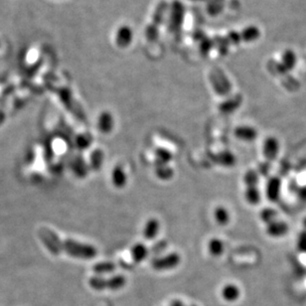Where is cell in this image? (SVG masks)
I'll return each instance as SVG.
<instances>
[{
    "label": "cell",
    "instance_id": "obj_1",
    "mask_svg": "<svg viewBox=\"0 0 306 306\" xmlns=\"http://www.w3.org/2000/svg\"><path fill=\"white\" fill-rule=\"evenodd\" d=\"M39 237L49 252L55 255L66 253L73 258L83 259H91L97 256V249L94 246L81 243L70 239L61 240L53 231L47 228H41L39 230Z\"/></svg>",
    "mask_w": 306,
    "mask_h": 306
},
{
    "label": "cell",
    "instance_id": "obj_2",
    "mask_svg": "<svg viewBox=\"0 0 306 306\" xmlns=\"http://www.w3.org/2000/svg\"><path fill=\"white\" fill-rule=\"evenodd\" d=\"M127 284V278L124 275H113L112 277L105 278L101 276H92L89 279V285L93 290H97V291H103V290H121L125 288Z\"/></svg>",
    "mask_w": 306,
    "mask_h": 306
},
{
    "label": "cell",
    "instance_id": "obj_3",
    "mask_svg": "<svg viewBox=\"0 0 306 306\" xmlns=\"http://www.w3.org/2000/svg\"><path fill=\"white\" fill-rule=\"evenodd\" d=\"M181 261V257L177 253H170L168 255L155 257L151 260V267L155 271H171L177 268Z\"/></svg>",
    "mask_w": 306,
    "mask_h": 306
},
{
    "label": "cell",
    "instance_id": "obj_4",
    "mask_svg": "<svg viewBox=\"0 0 306 306\" xmlns=\"http://www.w3.org/2000/svg\"><path fill=\"white\" fill-rule=\"evenodd\" d=\"M134 39V31L128 24L120 25L114 34V43L119 49H128L130 47Z\"/></svg>",
    "mask_w": 306,
    "mask_h": 306
},
{
    "label": "cell",
    "instance_id": "obj_5",
    "mask_svg": "<svg viewBox=\"0 0 306 306\" xmlns=\"http://www.w3.org/2000/svg\"><path fill=\"white\" fill-rule=\"evenodd\" d=\"M297 64V55L292 49H287L282 52L277 69L280 74H287L291 72Z\"/></svg>",
    "mask_w": 306,
    "mask_h": 306
},
{
    "label": "cell",
    "instance_id": "obj_6",
    "mask_svg": "<svg viewBox=\"0 0 306 306\" xmlns=\"http://www.w3.org/2000/svg\"><path fill=\"white\" fill-rule=\"evenodd\" d=\"M279 152V141L274 137H268L262 144V155L266 158L267 162H272L275 160Z\"/></svg>",
    "mask_w": 306,
    "mask_h": 306
},
{
    "label": "cell",
    "instance_id": "obj_7",
    "mask_svg": "<svg viewBox=\"0 0 306 306\" xmlns=\"http://www.w3.org/2000/svg\"><path fill=\"white\" fill-rule=\"evenodd\" d=\"M281 192V180L278 177H271L266 186V195L269 201L272 203H275L279 200Z\"/></svg>",
    "mask_w": 306,
    "mask_h": 306
},
{
    "label": "cell",
    "instance_id": "obj_8",
    "mask_svg": "<svg viewBox=\"0 0 306 306\" xmlns=\"http://www.w3.org/2000/svg\"><path fill=\"white\" fill-rule=\"evenodd\" d=\"M290 227L284 222V221H279V220H274L272 223L268 224L266 231L267 234L272 237V238H282L289 233Z\"/></svg>",
    "mask_w": 306,
    "mask_h": 306
},
{
    "label": "cell",
    "instance_id": "obj_9",
    "mask_svg": "<svg viewBox=\"0 0 306 306\" xmlns=\"http://www.w3.org/2000/svg\"><path fill=\"white\" fill-rule=\"evenodd\" d=\"M97 129L103 134H109L114 128V118L111 112L104 111L97 117Z\"/></svg>",
    "mask_w": 306,
    "mask_h": 306
},
{
    "label": "cell",
    "instance_id": "obj_10",
    "mask_svg": "<svg viewBox=\"0 0 306 306\" xmlns=\"http://www.w3.org/2000/svg\"><path fill=\"white\" fill-rule=\"evenodd\" d=\"M235 136L246 142H252L258 137V130L251 126H240L235 129Z\"/></svg>",
    "mask_w": 306,
    "mask_h": 306
},
{
    "label": "cell",
    "instance_id": "obj_11",
    "mask_svg": "<svg viewBox=\"0 0 306 306\" xmlns=\"http://www.w3.org/2000/svg\"><path fill=\"white\" fill-rule=\"evenodd\" d=\"M159 231H160L159 221L155 218H151L145 224L142 230V236L147 241H152L158 236Z\"/></svg>",
    "mask_w": 306,
    "mask_h": 306
},
{
    "label": "cell",
    "instance_id": "obj_12",
    "mask_svg": "<svg viewBox=\"0 0 306 306\" xmlns=\"http://www.w3.org/2000/svg\"><path fill=\"white\" fill-rule=\"evenodd\" d=\"M111 178H112V183H113V186L118 189L124 188L128 183V175H127L124 167L120 165H117L113 168Z\"/></svg>",
    "mask_w": 306,
    "mask_h": 306
},
{
    "label": "cell",
    "instance_id": "obj_13",
    "mask_svg": "<svg viewBox=\"0 0 306 306\" xmlns=\"http://www.w3.org/2000/svg\"><path fill=\"white\" fill-rule=\"evenodd\" d=\"M221 296L227 302H235L241 296V290L234 283H228L221 290Z\"/></svg>",
    "mask_w": 306,
    "mask_h": 306
},
{
    "label": "cell",
    "instance_id": "obj_14",
    "mask_svg": "<svg viewBox=\"0 0 306 306\" xmlns=\"http://www.w3.org/2000/svg\"><path fill=\"white\" fill-rule=\"evenodd\" d=\"M130 255H131V258L135 262L139 263V262L144 261L145 259L147 258L148 255H149V250L145 243L136 242L131 247Z\"/></svg>",
    "mask_w": 306,
    "mask_h": 306
},
{
    "label": "cell",
    "instance_id": "obj_15",
    "mask_svg": "<svg viewBox=\"0 0 306 306\" xmlns=\"http://www.w3.org/2000/svg\"><path fill=\"white\" fill-rule=\"evenodd\" d=\"M242 42L246 43H253L258 41L261 36V31L256 25H250L243 28L240 32Z\"/></svg>",
    "mask_w": 306,
    "mask_h": 306
},
{
    "label": "cell",
    "instance_id": "obj_16",
    "mask_svg": "<svg viewBox=\"0 0 306 306\" xmlns=\"http://www.w3.org/2000/svg\"><path fill=\"white\" fill-rule=\"evenodd\" d=\"M243 196L247 203L252 206H257L260 203V200H261V194L258 186L246 187Z\"/></svg>",
    "mask_w": 306,
    "mask_h": 306
},
{
    "label": "cell",
    "instance_id": "obj_17",
    "mask_svg": "<svg viewBox=\"0 0 306 306\" xmlns=\"http://www.w3.org/2000/svg\"><path fill=\"white\" fill-rule=\"evenodd\" d=\"M213 217L215 222L220 226L228 225L231 221L230 212L224 206L216 207L213 212Z\"/></svg>",
    "mask_w": 306,
    "mask_h": 306
},
{
    "label": "cell",
    "instance_id": "obj_18",
    "mask_svg": "<svg viewBox=\"0 0 306 306\" xmlns=\"http://www.w3.org/2000/svg\"><path fill=\"white\" fill-rule=\"evenodd\" d=\"M207 249L211 256L220 257L225 252V243L219 238H212L208 242Z\"/></svg>",
    "mask_w": 306,
    "mask_h": 306
},
{
    "label": "cell",
    "instance_id": "obj_19",
    "mask_svg": "<svg viewBox=\"0 0 306 306\" xmlns=\"http://www.w3.org/2000/svg\"><path fill=\"white\" fill-rule=\"evenodd\" d=\"M237 158L234 153L230 151H223L219 154H217V163L225 166V167H232L236 164Z\"/></svg>",
    "mask_w": 306,
    "mask_h": 306
},
{
    "label": "cell",
    "instance_id": "obj_20",
    "mask_svg": "<svg viewBox=\"0 0 306 306\" xmlns=\"http://www.w3.org/2000/svg\"><path fill=\"white\" fill-rule=\"evenodd\" d=\"M154 155H155V166L167 165L173 158L171 152H169L164 148H157L155 150Z\"/></svg>",
    "mask_w": 306,
    "mask_h": 306
},
{
    "label": "cell",
    "instance_id": "obj_21",
    "mask_svg": "<svg viewBox=\"0 0 306 306\" xmlns=\"http://www.w3.org/2000/svg\"><path fill=\"white\" fill-rule=\"evenodd\" d=\"M104 159H105V154L100 149L94 150L91 154V157H90V166H91V168L95 171L99 170L100 167L103 166Z\"/></svg>",
    "mask_w": 306,
    "mask_h": 306
},
{
    "label": "cell",
    "instance_id": "obj_22",
    "mask_svg": "<svg viewBox=\"0 0 306 306\" xmlns=\"http://www.w3.org/2000/svg\"><path fill=\"white\" fill-rule=\"evenodd\" d=\"M116 267H115V263H113L112 261H100V262H97L93 270L94 272L97 274V275H101V274H111L115 271Z\"/></svg>",
    "mask_w": 306,
    "mask_h": 306
},
{
    "label": "cell",
    "instance_id": "obj_23",
    "mask_svg": "<svg viewBox=\"0 0 306 306\" xmlns=\"http://www.w3.org/2000/svg\"><path fill=\"white\" fill-rule=\"evenodd\" d=\"M259 182V175L257 170L250 169L248 170L244 175H243V183L246 187H253V186H258Z\"/></svg>",
    "mask_w": 306,
    "mask_h": 306
},
{
    "label": "cell",
    "instance_id": "obj_24",
    "mask_svg": "<svg viewBox=\"0 0 306 306\" xmlns=\"http://www.w3.org/2000/svg\"><path fill=\"white\" fill-rule=\"evenodd\" d=\"M156 176L161 180H169L174 175V171L171 167L167 165H158L155 166Z\"/></svg>",
    "mask_w": 306,
    "mask_h": 306
},
{
    "label": "cell",
    "instance_id": "obj_25",
    "mask_svg": "<svg viewBox=\"0 0 306 306\" xmlns=\"http://www.w3.org/2000/svg\"><path fill=\"white\" fill-rule=\"evenodd\" d=\"M259 217H260V220L266 225H268V224L272 223L274 220H276L277 212L274 209H272V208H264V209L261 210V212L259 214Z\"/></svg>",
    "mask_w": 306,
    "mask_h": 306
},
{
    "label": "cell",
    "instance_id": "obj_26",
    "mask_svg": "<svg viewBox=\"0 0 306 306\" xmlns=\"http://www.w3.org/2000/svg\"><path fill=\"white\" fill-rule=\"evenodd\" d=\"M91 144H92V137L91 135H88V134H81L76 139V145L81 150L87 149Z\"/></svg>",
    "mask_w": 306,
    "mask_h": 306
},
{
    "label": "cell",
    "instance_id": "obj_27",
    "mask_svg": "<svg viewBox=\"0 0 306 306\" xmlns=\"http://www.w3.org/2000/svg\"><path fill=\"white\" fill-rule=\"evenodd\" d=\"M296 248L300 253L306 254V230L301 231L299 234L296 241Z\"/></svg>",
    "mask_w": 306,
    "mask_h": 306
},
{
    "label": "cell",
    "instance_id": "obj_28",
    "mask_svg": "<svg viewBox=\"0 0 306 306\" xmlns=\"http://www.w3.org/2000/svg\"><path fill=\"white\" fill-rule=\"evenodd\" d=\"M270 171V165H269V162H264L263 164H260L259 167H258V171L260 174L262 175H268Z\"/></svg>",
    "mask_w": 306,
    "mask_h": 306
},
{
    "label": "cell",
    "instance_id": "obj_29",
    "mask_svg": "<svg viewBox=\"0 0 306 306\" xmlns=\"http://www.w3.org/2000/svg\"><path fill=\"white\" fill-rule=\"evenodd\" d=\"M297 197L301 200V201H306V185L305 186H301L297 189Z\"/></svg>",
    "mask_w": 306,
    "mask_h": 306
},
{
    "label": "cell",
    "instance_id": "obj_30",
    "mask_svg": "<svg viewBox=\"0 0 306 306\" xmlns=\"http://www.w3.org/2000/svg\"><path fill=\"white\" fill-rule=\"evenodd\" d=\"M170 306H188L186 305L182 300H180V299H174V300H172V302L170 303ZM189 306H197L193 304V305H189Z\"/></svg>",
    "mask_w": 306,
    "mask_h": 306
},
{
    "label": "cell",
    "instance_id": "obj_31",
    "mask_svg": "<svg viewBox=\"0 0 306 306\" xmlns=\"http://www.w3.org/2000/svg\"><path fill=\"white\" fill-rule=\"evenodd\" d=\"M4 119H5V114L2 113V112H0V126L3 124Z\"/></svg>",
    "mask_w": 306,
    "mask_h": 306
},
{
    "label": "cell",
    "instance_id": "obj_32",
    "mask_svg": "<svg viewBox=\"0 0 306 306\" xmlns=\"http://www.w3.org/2000/svg\"><path fill=\"white\" fill-rule=\"evenodd\" d=\"M302 225L304 227V230H306V217L303 219V221H302Z\"/></svg>",
    "mask_w": 306,
    "mask_h": 306
},
{
    "label": "cell",
    "instance_id": "obj_33",
    "mask_svg": "<svg viewBox=\"0 0 306 306\" xmlns=\"http://www.w3.org/2000/svg\"><path fill=\"white\" fill-rule=\"evenodd\" d=\"M189 1H194V2H197V1H202V0H189Z\"/></svg>",
    "mask_w": 306,
    "mask_h": 306
}]
</instances>
